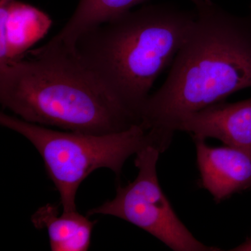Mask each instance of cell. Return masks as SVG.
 <instances>
[{
	"label": "cell",
	"instance_id": "cell-1",
	"mask_svg": "<svg viewBox=\"0 0 251 251\" xmlns=\"http://www.w3.org/2000/svg\"><path fill=\"white\" fill-rule=\"evenodd\" d=\"M196 18L164 83L140 111L147 130L175 132L185 117L251 87V6L245 16L191 0Z\"/></svg>",
	"mask_w": 251,
	"mask_h": 251
},
{
	"label": "cell",
	"instance_id": "cell-2",
	"mask_svg": "<svg viewBox=\"0 0 251 251\" xmlns=\"http://www.w3.org/2000/svg\"><path fill=\"white\" fill-rule=\"evenodd\" d=\"M0 102L24 121L67 131L108 134L140 125L74 51L48 44L0 66Z\"/></svg>",
	"mask_w": 251,
	"mask_h": 251
},
{
	"label": "cell",
	"instance_id": "cell-3",
	"mask_svg": "<svg viewBox=\"0 0 251 251\" xmlns=\"http://www.w3.org/2000/svg\"><path fill=\"white\" fill-rule=\"evenodd\" d=\"M195 18V11L149 5L83 33L74 51L140 121L153 83L173 64Z\"/></svg>",
	"mask_w": 251,
	"mask_h": 251
},
{
	"label": "cell",
	"instance_id": "cell-4",
	"mask_svg": "<svg viewBox=\"0 0 251 251\" xmlns=\"http://www.w3.org/2000/svg\"><path fill=\"white\" fill-rule=\"evenodd\" d=\"M0 124L27 138L39 151L64 212L77 210V189L91 173L108 168L120 176L132 155L150 145L163 153L171 144L164 135L141 125L117 133L88 134L52 130L4 112L0 114Z\"/></svg>",
	"mask_w": 251,
	"mask_h": 251
},
{
	"label": "cell",
	"instance_id": "cell-5",
	"mask_svg": "<svg viewBox=\"0 0 251 251\" xmlns=\"http://www.w3.org/2000/svg\"><path fill=\"white\" fill-rule=\"evenodd\" d=\"M162 151L146 147L136 153L134 181L119 186L112 201L90 209L87 216L108 215L144 229L175 251H220L198 241L176 215L160 186L157 163Z\"/></svg>",
	"mask_w": 251,
	"mask_h": 251
},
{
	"label": "cell",
	"instance_id": "cell-6",
	"mask_svg": "<svg viewBox=\"0 0 251 251\" xmlns=\"http://www.w3.org/2000/svg\"><path fill=\"white\" fill-rule=\"evenodd\" d=\"M197 153L201 184L220 203L234 193L251 188V151L226 145L209 146L193 138Z\"/></svg>",
	"mask_w": 251,
	"mask_h": 251
},
{
	"label": "cell",
	"instance_id": "cell-7",
	"mask_svg": "<svg viewBox=\"0 0 251 251\" xmlns=\"http://www.w3.org/2000/svg\"><path fill=\"white\" fill-rule=\"evenodd\" d=\"M176 130L251 151V98L236 103L220 102L195 112L179 122Z\"/></svg>",
	"mask_w": 251,
	"mask_h": 251
},
{
	"label": "cell",
	"instance_id": "cell-8",
	"mask_svg": "<svg viewBox=\"0 0 251 251\" xmlns=\"http://www.w3.org/2000/svg\"><path fill=\"white\" fill-rule=\"evenodd\" d=\"M50 25L44 12L15 0L6 18L0 21V66L22 57L45 35Z\"/></svg>",
	"mask_w": 251,
	"mask_h": 251
},
{
	"label": "cell",
	"instance_id": "cell-9",
	"mask_svg": "<svg viewBox=\"0 0 251 251\" xmlns=\"http://www.w3.org/2000/svg\"><path fill=\"white\" fill-rule=\"evenodd\" d=\"M37 229H47L52 251H86L91 244L96 222L77 210L58 214V206L48 204L31 216Z\"/></svg>",
	"mask_w": 251,
	"mask_h": 251
},
{
	"label": "cell",
	"instance_id": "cell-10",
	"mask_svg": "<svg viewBox=\"0 0 251 251\" xmlns=\"http://www.w3.org/2000/svg\"><path fill=\"white\" fill-rule=\"evenodd\" d=\"M145 1L148 0H80L72 18L48 44L73 51L77 38L83 33Z\"/></svg>",
	"mask_w": 251,
	"mask_h": 251
},
{
	"label": "cell",
	"instance_id": "cell-11",
	"mask_svg": "<svg viewBox=\"0 0 251 251\" xmlns=\"http://www.w3.org/2000/svg\"><path fill=\"white\" fill-rule=\"evenodd\" d=\"M14 1L15 0H0V20L6 18L10 6Z\"/></svg>",
	"mask_w": 251,
	"mask_h": 251
},
{
	"label": "cell",
	"instance_id": "cell-12",
	"mask_svg": "<svg viewBox=\"0 0 251 251\" xmlns=\"http://www.w3.org/2000/svg\"><path fill=\"white\" fill-rule=\"evenodd\" d=\"M230 251H251V236L247 238V240L242 243L238 247L230 249Z\"/></svg>",
	"mask_w": 251,
	"mask_h": 251
}]
</instances>
